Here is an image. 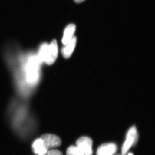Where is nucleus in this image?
Listing matches in <instances>:
<instances>
[{
	"label": "nucleus",
	"mask_w": 155,
	"mask_h": 155,
	"mask_svg": "<svg viewBox=\"0 0 155 155\" xmlns=\"http://www.w3.org/2000/svg\"><path fill=\"white\" fill-rule=\"evenodd\" d=\"M74 1H75L76 3H80L84 2V1H85V0H74Z\"/></svg>",
	"instance_id": "f8f14e48"
},
{
	"label": "nucleus",
	"mask_w": 155,
	"mask_h": 155,
	"mask_svg": "<svg viewBox=\"0 0 155 155\" xmlns=\"http://www.w3.org/2000/svg\"><path fill=\"white\" fill-rule=\"evenodd\" d=\"M58 43L54 39L50 44L44 43L41 45L37 56L41 64L44 63L50 65L54 63L58 58Z\"/></svg>",
	"instance_id": "f03ea898"
},
{
	"label": "nucleus",
	"mask_w": 155,
	"mask_h": 155,
	"mask_svg": "<svg viewBox=\"0 0 155 155\" xmlns=\"http://www.w3.org/2000/svg\"></svg>",
	"instance_id": "4468645a"
},
{
	"label": "nucleus",
	"mask_w": 155,
	"mask_h": 155,
	"mask_svg": "<svg viewBox=\"0 0 155 155\" xmlns=\"http://www.w3.org/2000/svg\"><path fill=\"white\" fill-rule=\"evenodd\" d=\"M37 56L29 55L23 59L21 72V83L25 87H34L38 82L40 77V65Z\"/></svg>",
	"instance_id": "f257e3e1"
},
{
	"label": "nucleus",
	"mask_w": 155,
	"mask_h": 155,
	"mask_svg": "<svg viewBox=\"0 0 155 155\" xmlns=\"http://www.w3.org/2000/svg\"><path fill=\"white\" fill-rule=\"evenodd\" d=\"M127 155H133V154L132 153H128V154H127Z\"/></svg>",
	"instance_id": "ddd939ff"
},
{
	"label": "nucleus",
	"mask_w": 155,
	"mask_h": 155,
	"mask_svg": "<svg viewBox=\"0 0 155 155\" xmlns=\"http://www.w3.org/2000/svg\"><path fill=\"white\" fill-rule=\"evenodd\" d=\"M67 155H82L76 146H71L68 148Z\"/></svg>",
	"instance_id": "9d476101"
},
{
	"label": "nucleus",
	"mask_w": 155,
	"mask_h": 155,
	"mask_svg": "<svg viewBox=\"0 0 155 155\" xmlns=\"http://www.w3.org/2000/svg\"><path fill=\"white\" fill-rule=\"evenodd\" d=\"M138 134L135 126H132L127 131L126 139L122 149V155H126L131 147L134 146L137 143Z\"/></svg>",
	"instance_id": "7ed1b4c3"
},
{
	"label": "nucleus",
	"mask_w": 155,
	"mask_h": 155,
	"mask_svg": "<svg viewBox=\"0 0 155 155\" xmlns=\"http://www.w3.org/2000/svg\"><path fill=\"white\" fill-rule=\"evenodd\" d=\"M76 43L77 38L74 36L70 41L64 45V46L61 50V53L64 58L67 59L71 57L75 50Z\"/></svg>",
	"instance_id": "0eeeda50"
},
{
	"label": "nucleus",
	"mask_w": 155,
	"mask_h": 155,
	"mask_svg": "<svg viewBox=\"0 0 155 155\" xmlns=\"http://www.w3.org/2000/svg\"><path fill=\"white\" fill-rule=\"evenodd\" d=\"M76 146L82 155H92L93 141L87 137H82L76 142Z\"/></svg>",
	"instance_id": "20e7f679"
},
{
	"label": "nucleus",
	"mask_w": 155,
	"mask_h": 155,
	"mask_svg": "<svg viewBox=\"0 0 155 155\" xmlns=\"http://www.w3.org/2000/svg\"><path fill=\"white\" fill-rule=\"evenodd\" d=\"M47 155H63L60 151L58 150H51L47 153Z\"/></svg>",
	"instance_id": "9b49d317"
},
{
	"label": "nucleus",
	"mask_w": 155,
	"mask_h": 155,
	"mask_svg": "<svg viewBox=\"0 0 155 155\" xmlns=\"http://www.w3.org/2000/svg\"><path fill=\"white\" fill-rule=\"evenodd\" d=\"M34 152L38 155H45L47 153V150L40 138L36 140L32 144Z\"/></svg>",
	"instance_id": "1a4fd4ad"
},
{
	"label": "nucleus",
	"mask_w": 155,
	"mask_h": 155,
	"mask_svg": "<svg viewBox=\"0 0 155 155\" xmlns=\"http://www.w3.org/2000/svg\"><path fill=\"white\" fill-rule=\"evenodd\" d=\"M40 138L47 150L60 146L62 143L60 137L55 134H46L41 136Z\"/></svg>",
	"instance_id": "39448f33"
},
{
	"label": "nucleus",
	"mask_w": 155,
	"mask_h": 155,
	"mask_svg": "<svg viewBox=\"0 0 155 155\" xmlns=\"http://www.w3.org/2000/svg\"><path fill=\"white\" fill-rule=\"evenodd\" d=\"M117 150V146L113 143H104L99 147L97 155H114Z\"/></svg>",
	"instance_id": "423d86ee"
},
{
	"label": "nucleus",
	"mask_w": 155,
	"mask_h": 155,
	"mask_svg": "<svg viewBox=\"0 0 155 155\" xmlns=\"http://www.w3.org/2000/svg\"><path fill=\"white\" fill-rule=\"evenodd\" d=\"M76 26L75 24H70L67 25L64 31V36L62 41L63 44H67L73 38Z\"/></svg>",
	"instance_id": "6e6552de"
}]
</instances>
